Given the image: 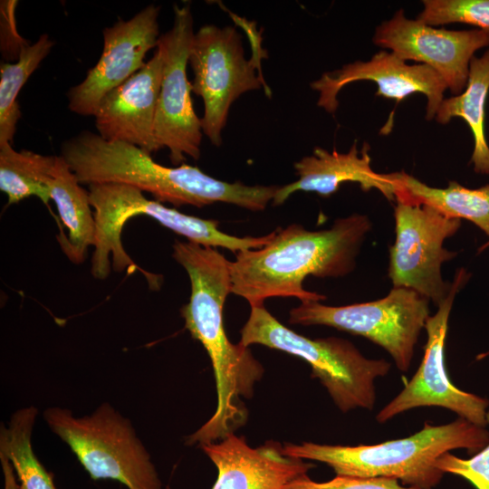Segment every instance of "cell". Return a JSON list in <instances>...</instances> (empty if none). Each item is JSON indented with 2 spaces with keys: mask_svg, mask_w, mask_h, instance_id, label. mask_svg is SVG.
<instances>
[{
  "mask_svg": "<svg viewBox=\"0 0 489 489\" xmlns=\"http://www.w3.org/2000/svg\"><path fill=\"white\" fill-rule=\"evenodd\" d=\"M173 258L184 267L190 281V298L181 309L185 328L206 350L217 392L214 415L189 435L186 443H213L244 424L246 410L241 397L252 396L263 368L247 347L233 344L225 333L223 309L232 293L230 262L216 248L189 241L175 242Z\"/></svg>",
  "mask_w": 489,
  "mask_h": 489,
  "instance_id": "cell-1",
  "label": "cell"
},
{
  "mask_svg": "<svg viewBox=\"0 0 489 489\" xmlns=\"http://www.w3.org/2000/svg\"><path fill=\"white\" fill-rule=\"evenodd\" d=\"M370 229L369 218L360 214L338 219L325 230L310 231L297 224L278 228L264 246L236 253L230 262L231 292L250 306L271 297L323 301L324 295L303 288L304 279L350 273Z\"/></svg>",
  "mask_w": 489,
  "mask_h": 489,
  "instance_id": "cell-2",
  "label": "cell"
},
{
  "mask_svg": "<svg viewBox=\"0 0 489 489\" xmlns=\"http://www.w3.org/2000/svg\"><path fill=\"white\" fill-rule=\"evenodd\" d=\"M61 156L81 184L127 185L176 207L191 205L201 208L223 202L261 211L273 197L268 186L221 181L185 163L165 167L135 145L107 141L98 133L87 130L66 140Z\"/></svg>",
  "mask_w": 489,
  "mask_h": 489,
  "instance_id": "cell-3",
  "label": "cell"
},
{
  "mask_svg": "<svg viewBox=\"0 0 489 489\" xmlns=\"http://www.w3.org/2000/svg\"><path fill=\"white\" fill-rule=\"evenodd\" d=\"M488 444L485 427L458 417L438 426L425 422L412 436L376 445L285 443L282 451L291 457L324 463L336 475L391 478L415 489H434L445 475L436 467L441 455L455 449L474 454Z\"/></svg>",
  "mask_w": 489,
  "mask_h": 489,
  "instance_id": "cell-4",
  "label": "cell"
},
{
  "mask_svg": "<svg viewBox=\"0 0 489 489\" xmlns=\"http://www.w3.org/2000/svg\"><path fill=\"white\" fill-rule=\"evenodd\" d=\"M89 197L94 209L96 234L91 273L94 278L104 280L112 267L121 273L140 270L149 284L157 277L139 268L122 246L121 232L124 225L133 216H148L163 226L185 236L187 241L203 246L223 247L233 253L258 249L268 244L274 231L263 236L238 237L227 235L218 228V221L203 219L165 206L157 200H149L138 188L130 186L106 183L89 185Z\"/></svg>",
  "mask_w": 489,
  "mask_h": 489,
  "instance_id": "cell-5",
  "label": "cell"
},
{
  "mask_svg": "<svg viewBox=\"0 0 489 489\" xmlns=\"http://www.w3.org/2000/svg\"><path fill=\"white\" fill-rule=\"evenodd\" d=\"M239 344H260L304 360L312 376L320 379L338 408L372 410L376 402L375 380L390 370L386 360L364 357L350 341L336 338L310 339L279 322L264 306H251L241 330Z\"/></svg>",
  "mask_w": 489,
  "mask_h": 489,
  "instance_id": "cell-6",
  "label": "cell"
},
{
  "mask_svg": "<svg viewBox=\"0 0 489 489\" xmlns=\"http://www.w3.org/2000/svg\"><path fill=\"white\" fill-rule=\"evenodd\" d=\"M51 430L66 443L92 480L110 479L128 489H163L150 455L129 418L110 404L74 417L52 407L43 412Z\"/></svg>",
  "mask_w": 489,
  "mask_h": 489,
  "instance_id": "cell-7",
  "label": "cell"
},
{
  "mask_svg": "<svg viewBox=\"0 0 489 489\" xmlns=\"http://www.w3.org/2000/svg\"><path fill=\"white\" fill-rule=\"evenodd\" d=\"M429 300L417 292L393 287L379 300L346 306L304 301L292 309V324L325 325L362 336L384 349L402 372L409 369L415 347L430 316Z\"/></svg>",
  "mask_w": 489,
  "mask_h": 489,
  "instance_id": "cell-8",
  "label": "cell"
},
{
  "mask_svg": "<svg viewBox=\"0 0 489 489\" xmlns=\"http://www.w3.org/2000/svg\"><path fill=\"white\" fill-rule=\"evenodd\" d=\"M252 59H245L241 35L233 26L205 24L195 33L188 63L193 72L192 92L204 101L203 134L215 146L222 144L232 103L244 92L269 91L263 75H257L260 60L265 57L261 42Z\"/></svg>",
  "mask_w": 489,
  "mask_h": 489,
  "instance_id": "cell-9",
  "label": "cell"
},
{
  "mask_svg": "<svg viewBox=\"0 0 489 489\" xmlns=\"http://www.w3.org/2000/svg\"><path fill=\"white\" fill-rule=\"evenodd\" d=\"M397 202L388 277L393 287L412 289L438 306L451 289V283L443 279L442 265L456 255L443 244L458 231L461 220L447 217L429 206Z\"/></svg>",
  "mask_w": 489,
  "mask_h": 489,
  "instance_id": "cell-10",
  "label": "cell"
},
{
  "mask_svg": "<svg viewBox=\"0 0 489 489\" xmlns=\"http://www.w3.org/2000/svg\"><path fill=\"white\" fill-rule=\"evenodd\" d=\"M174 14L171 29L160 35L157 47L163 66L154 138L158 149H168L171 163L181 165L187 156L196 160L200 158L203 130L201 119L194 110L191 82L187 75L195 34L189 5H175Z\"/></svg>",
  "mask_w": 489,
  "mask_h": 489,
  "instance_id": "cell-11",
  "label": "cell"
},
{
  "mask_svg": "<svg viewBox=\"0 0 489 489\" xmlns=\"http://www.w3.org/2000/svg\"><path fill=\"white\" fill-rule=\"evenodd\" d=\"M467 278L464 268L456 272L447 297L437 306L436 312L427 320L425 330L427 340L422 361L403 389L379 411L376 416L379 423H385L416 408L439 407L476 426L485 427L488 425V399L457 388L450 381L445 365L449 315L455 297Z\"/></svg>",
  "mask_w": 489,
  "mask_h": 489,
  "instance_id": "cell-12",
  "label": "cell"
},
{
  "mask_svg": "<svg viewBox=\"0 0 489 489\" xmlns=\"http://www.w3.org/2000/svg\"><path fill=\"white\" fill-rule=\"evenodd\" d=\"M373 42L405 62L430 67L442 77L447 89L458 95L466 87L475 53L489 46V33L480 29H438L418 19H409L403 10H398L377 26Z\"/></svg>",
  "mask_w": 489,
  "mask_h": 489,
  "instance_id": "cell-13",
  "label": "cell"
},
{
  "mask_svg": "<svg viewBox=\"0 0 489 489\" xmlns=\"http://www.w3.org/2000/svg\"><path fill=\"white\" fill-rule=\"evenodd\" d=\"M159 7L149 5L130 19H119L103 30V49L85 79L67 93L68 108L82 116H95L103 97L139 72L147 53L158 47Z\"/></svg>",
  "mask_w": 489,
  "mask_h": 489,
  "instance_id": "cell-14",
  "label": "cell"
},
{
  "mask_svg": "<svg viewBox=\"0 0 489 489\" xmlns=\"http://www.w3.org/2000/svg\"><path fill=\"white\" fill-rule=\"evenodd\" d=\"M357 81L375 82L377 96L395 100L397 103L412 93H423L427 100V120L435 118L447 89L442 77L430 67L408 64L392 52L386 51L375 53L369 61H356L325 72L310 85L319 92L317 105L333 114L339 106L337 97L340 90Z\"/></svg>",
  "mask_w": 489,
  "mask_h": 489,
  "instance_id": "cell-15",
  "label": "cell"
},
{
  "mask_svg": "<svg viewBox=\"0 0 489 489\" xmlns=\"http://www.w3.org/2000/svg\"><path fill=\"white\" fill-rule=\"evenodd\" d=\"M162 66V55L157 48L139 72L103 97L94 116L98 134L103 139L132 144L149 154L159 150L154 122Z\"/></svg>",
  "mask_w": 489,
  "mask_h": 489,
  "instance_id": "cell-16",
  "label": "cell"
},
{
  "mask_svg": "<svg viewBox=\"0 0 489 489\" xmlns=\"http://www.w3.org/2000/svg\"><path fill=\"white\" fill-rule=\"evenodd\" d=\"M200 446L217 468L211 489H283L314 467L303 459L285 455L279 443L271 441L253 448L234 433L218 443Z\"/></svg>",
  "mask_w": 489,
  "mask_h": 489,
  "instance_id": "cell-17",
  "label": "cell"
},
{
  "mask_svg": "<svg viewBox=\"0 0 489 489\" xmlns=\"http://www.w3.org/2000/svg\"><path fill=\"white\" fill-rule=\"evenodd\" d=\"M369 145L364 143L361 151L355 141L349 152L340 153L316 147L312 155L303 157L293 167L298 179L280 187L273 206H280L296 191L314 192L329 197L337 192L343 182L359 183L363 191L378 189L385 197L393 201L399 189V172L379 174L370 166Z\"/></svg>",
  "mask_w": 489,
  "mask_h": 489,
  "instance_id": "cell-18",
  "label": "cell"
},
{
  "mask_svg": "<svg viewBox=\"0 0 489 489\" xmlns=\"http://www.w3.org/2000/svg\"><path fill=\"white\" fill-rule=\"evenodd\" d=\"M78 181L62 156H57L50 185L51 199L68 230H62L57 240L67 257L74 264L82 263L90 245H94L96 224L89 192Z\"/></svg>",
  "mask_w": 489,
  "mask_h": 489,
  "instance_id": "cell-19",
  "label": "cell"
},
{
  "mask_svg": "<svg viewBox=\"0 0 489 489\" xmlns=\"http://www.w3.org/2000/svg\"><path fill=\"white\" fill-rule=\"evenodd\" d=\"M489 91V48L481 57H473L469 64L465 90L454 97L444 99L436 113L441 124L454 117H461L474 136L471 163L476 173L489 175V146L484 134L485 101Z\"/></svg>",
  "mask_w": 489,
  "mask_h": 489,
  "instance_id": "cell-20",
  "label": "cell"
},
{
  "mask_svg": "<svg viewBox=\"0 0 489 489\" xmlns=\"http://www.w3.org/2000/svg\"><path fill=\"white\" fill-rule=\"evenodd\" d=\"M396 200L429 206L447 217L469 220L489 237V185L471 189L450 181L445 188L432 187L402 171Z\"/></svg>",
  "mask_w": 489,
  "mask_h": 489,
  "instance_id": "cell-21",
  "label": "cell"
},
{
  "mask_svg": "<svg viewBox=\"0 0 489 489\" xmlns=\"http://www.w3.org/2000/svg\"><path fill=\"white\" fill-rule=\"evenodd\" d=\"M38 410L29 406L15 411L8 427L0 428V455L16 473L19 489H57L53 476L35 455L32 433Z\"/></svg>",
  "mask_w": 489,
  "mask_h": 489,
  "instance_id": "cell-22",
  "label": "cell"
},
{
  "mask_svg": "<svg viewBox=\"0 0 489 489\" xmlns=\"http://www.w3.org/2000/svg\"><path fill=\"white\" fill-rule=\"evenodd\" d=\"M56 158L26 149L16 151L10 143L0 146V189L6 194L8 205L32 196L47 205Z\"/></svg>",
  "mask_w": 489,
  "mask_h": 489,
  "instance_id": "cell-23",
  "label": "cell"
},
{
  "mask_svg": "<svg viewBox=\"0 0 489 489\" xmlns=\"http://www.w3.org/2000/svg\"><path fill=\"white\" fill-rule=\"evenodd\" d=\"M54 42L43 34L33 44L24 45L15 62L0 64V146L13 143L21 117L18 94L29 77L49 54Z\"/></svg>",
  "mask_w": 489,
  "mask_h": 489,
  "instance_id": "cell-24",
  "label": "cell"
},
{
  "mask_svg": "<svg viewBox=\"0 0 489 489\" xmlns=\"http://www.w3.org/2000/svg\"><path fill=\"white\" fill-rule=\"evenodd\" d=\"M419 21L430 26L468 24L489 33V0H424Z\"/></svg>",
  "mask_w": 489,
  "mask_h": 489,
  "instance_id": "cell-25",
  "label": "cell"
},
{
  "mask_svg": "<svg viewBox=\"0 0 489 489\" xmlns=\"http://www.w3.org/2000/svg\"><path fill=\"white\" fill-rule=\"evenodd\" d=\"M489 425V411L486 414ZM436 467L444 474H452L467 480L475 489H489V444L469 459H463L450 452L441 455Z\"/></svg>",
  "mask_w": 489,
  "mask_h": 489,
  "instance_id": "cell-26",
  "label": "cell"
},
{
  "mask_svg": "<svg viewBox=\"0 0 489 489\" xmlns=\"http://www.w3.org/2000/svg\"><path fill=\"white\" fill-rule=\"evenodd\" d=\"M283 489H415L399 481L383 477L336 475L327 482H315L303 475L290 482Z\"/></svg>",
  "mask_w": 489,
  "mask_h": 489,
  "instance_id": "cell-27",
  "label": "cell"
}]
</instances>
